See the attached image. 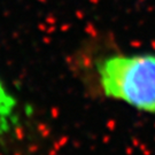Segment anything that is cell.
Masks as SVG:
<instances>
[{"label": "cell", "instance_id": "cell-1", "mask_svg": "<svg viewBox=\"0 0 155 155\" xmlns=\"http://www.w3.org/2000/svg\"><path fill=\"white\" fill-rule=\"evenodd\" d=\"M100 89L107 98L155 114V54H113L97 62Z\"/></svg>", "mask_w": 155, "mask_h": 155}, {"label": "cell", "instance_id": "cell-2", "mask_svg": "<svg viewBox=\"0 0 155 155\" xmlns=\"http://www.w3.org/2000/svg\"><path fill=\"white\" fill-rule=\"evenodd\" d=\"M17 102L0 79V136L9 132L16 122Z\"/></svg>", "mask_w": 155, "mask_h": 155}]
</instances>
